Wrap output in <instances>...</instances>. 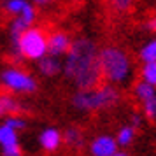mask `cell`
I'll return each mask as SVG.
<instances>
[{"label":"cell","instance_id":"cell-24","mask_svg":"<svg viewBox=\"0 0 156 156\" xmlns=\"http://www.w3.org/2000/svg\"><path fill=\"white\" fill-rule=\"evenodd\" d=\"M147 27H149L151 30H154V32H156V18H154V20H151V21H149V25H147Z\"/></svg>","mask_w":156,"mask_h":156},{"label":"cell","instance_id":"cell-4","mask_svg":"<svg viewBox=\"0 0 156 156\" xmlns=\"http://www.w3.org/2000/svg\"><path fill=\"white\" fill-rule=\"evenodd\" d=\"M14 44L18 53L28 60H41L48 55V37L39 28H28Z\"/></svg>","mask_w":156,"mask_h":156},{"label":"cell","instance_id":"cell-2","mask_svg":"<svg viewBox=\"0 0 156 156\" xmlns=\"http://www.w3.org/2000/svg\"><path fill=\"white\" fill-rule=\"evenodd\" d=\"M132 70L130 58L119 48H105L100 53V72L111 83L126 81Z\"/></svg>","mask_w":156,"mask_h":156},{"label":"cell","instance_id":"cell-20","mask_svg":"<svg viewBox=\"0 0 156 156\" xmlns=\"http://www.w3.org/2000/svg\"><path fill=\"white\" fill-rule=\"evenodd\" d=\"M35 16H37L35 9H34V5H30V4H27V7L20 12V18H21V20L27 23L28 27H32V23L35 21Z\"/></svg>","mask_w":156,"mask_h":156},{"label":"cell","instance_id":"cell-12","mask_svg":"<svg viewBox=\"0 0 156 156\" xmlns=\"http://www.w3.org/2000/svg\"><path fill=\"white\" fill-rule=\"evenodd\" d=\"M14 144H20L18 142V133L14 130H11L9 126L2 125L0 126V146L7 147V146H14Z\"/></svg>","mask_w":156,"mask_h":156},{"label":"cell","instance_id":"cell-22","mask_svg":"<svg viewBox=\"0 0 156 156\" xmlns=\"http://www.w3.org/2000/svg\"><path fill=\"white\" fill-rule=\"evenodd\" d=\"M2 154L4 156H21V147L20 144H14V146H7V147H2Z\"/></svg>","mask_w":156,"mask_h":156},{"label":"cell","instance_id":"cell-16","mask_svg":"<svg viewBox=\"0 0 156 156\" xmlns=\"http://www.w3.org/2000/svg\"><path fill=\"white\" fill-rule=\"evenodd\" d=\"M135 95H137L142 102H146V100L156 97V91H154L153 86H149V84H146V83L140 81V83H137V86H135Z\"/></svg>","mask_w":156,"mask_h":156},{"label":"cell","instance_id":"cell-26","mask_svg":"<svg viewBox=\"0 0 156 156\" xmlns=\"http://www.w3.org/2000/svg\"><path fill=\"white\" fill-rule=\"evenodd\" d=\"M112 156H128V154H126V153H123V151H116Z\"/></svg>","mask_w":156,"mask_h":156},{"label":"cell","instance_id":"cell-13","mask_svg":"<svg viewBox=\"0 0 156 156\" xmlns=\"http://www.w3.org/2000/svg\"><path fill=\"white\" fill-rule=\"evenodd\" d=\"M140 60L144 63L156 62V39L149 41L147 44H144V48L140 49Z\"/></svg>","mask_w":156,"mask_h":156},{"label":"cell","instance_id":"cell-23","mask_svg":"<svg viewBox=\"0 0 156 156\" xmlns=\"http://www.w3.org/2000/svg\"><path fill=\"white\" fill-rule=\"evenodd\" d=\"M139 123H140V118H139V114H133V116H132V126L137 128V126H139Z\"/></svg>","mask_w":156,"mask_h":156},{"label":"cell","instance_id":"cell-18","mask_svg":"<svg viewBox=\"0 0 156 156\" xmlns=\"http://www.w3.org/2000/svg\"><path fill=\"white\" fill-rule=\"evenodd\" d=\"M4 125H5V126H9L11 130H14L16 133H18L20 130H23V128L27 126V121L23 119V118H20V116H9Z\"/></svg>","mask_w":156,"mask_h":156},{"label":"cell","instance_id":"cell-10","mask_svg":"<svg viewBox=\"0 0 156 156\" xmlns=\"http://www.w3.org/2000/svg\"><path fill=\"white\" fill-rule=\"evenodd\" d=\"M20 109L21 107H20V102L18 100H14L12 97H9V95H0V116H4V114L14 116Z\"/></svg>","mask_w":156,"mask_h":156},{"label":"cell","instance_id":"cell-3","mask_svg":"<svg viewBox=\"0 0 156 156\" xmlns=\"http://www.w3.org/2000/svg\"><path fill=\"white\" fill-rule=\"evenodd\" d=\"M119 100V93L111 84L97 86L88 91H77L74 95V105L81 111H97L111 107Z\"/></svg>","mask_w":156,"mask_h":156},{"label":"cell","instance_id":"cell-17","mask_svg":"<svg viewBox=\"0 0 156 156\" xmlns=\"http://www.w3.org/2000/svg\"><path fill=\"white\" fill-rule=\"evenodd\" d=\"M65 140H67V144H70L74 147H79L83 144V135L77 128H69L65 132Z\"/></svg>","mask_w":156,"mask_h":156},{"label":"cell","instance_id":"cell-5","mask_svg":"<svg viewBox=\"0 0 156 156\" xmlns=\"http://www.w3.org/2000/svg\"><path fill=\"white\" fill-rule=\"evenodd\" d=\"M2 84L11 91L18 93H32L37 90V81L34 76H30L28 72L20 70V69H7L2 72L0 76Z\"/></svg>","mask_w":156,"mask_h":156},{"label":"cell","instance_id":"cell-7","mask_svg":"<svg viewBox=\"0 0 156 156\" xmlns=\"http://www.w3.org/2000/svg\"><path fill=\"white\" fill-rule=\"evenodd\" d=\"M90 149H91L93 156H112L118 151V146H116V140H114L112 137L100 135L97 139H93Z\"/></svg>","mask_w":156,"mask_h":156},{"label":"cell","instance_id":"cell-15","mask_svg":"<svg viewBox=\"0 0 156 156\" xmlns=\"http://www.w3.org/2000/svg\"><path fill=\"white\" fill-rule=\"evenodd\" d=\"M28 28H32V27H28V25L23 21L20 16H14V20H12V23H11V34H12L14 42H16V41H18V39H20V37H21Z\"/></svg>","mask_w":156,"mask_h":156},{"label":"cell","instance_id":"cell-1","mask_svg":"<svg viewBox=\"0 0 156 156\" xmlns=\"http://www.w3.org/2000/svg\"><path fill=\"white\" fill-rule=\"evenodd\" d=\"M65 76L77 86L81 91H88L98 86L102 77L100 72V53L97 44L90 39H77L70 44L63 65Z\"/></svg>","mask_w":156,"mask_h":156},{"label":"cell","instance_id":"cell-9","mask_svg":"<svg viewBox=\"0 0 156 156\" xmlns=\"http://www.w3.org/2000/svg\"><path fill=\"white\" fill-rule=\"evenodd\" d=\"M39 70L42 72L44 76H55L62 70V63L58 62V58L46 55L44 58L39 60Z\"/></svg>","mask_w":156,"mask_h":156},{"label":"cell","instance_id":"cell-21","mask_svg":"<svg viewBox=\"0 0 156 156\" xmlns=\"http://www.w3.org/2000/svg\"><path fill=\"white\" fill-rule=\"evenodd\" d=\"M142 104H144V112H146V116H147L149 119H154L156 118V97L146 100Z\"/></svg>","mask_w":156,"mask_h":156},{"label":"cell","instance_id":"cell-14","mask_svg":"<svg viewBox=\"0 0 156 156\" xmlns=\"http://www.w3.org/2000/svg\"><path fill=\"white\" fill-rule=\"evenodd\" d=\"M142 83L156 88V62L144 63V67H142Z\"/></svg>","mask_w":156,"mask_h":156},{"label":"cell","instance_id":"cell-8","mask_svg":"<svg viewBox=\"0 0 156 156\" xmlns=\"http://www.w3.org/2000/svg\"><path fill=\"white\" fill-rule=\"evenodd\" d=\"M39 142L46 151H56L62 144V133L56 128H46L39 137Z\"/></svg>","mask_w":156,"mask_h":156},{"label":"cell","instance_id":"cell-25","mask_svg":"<svg viewBox=\"0 0 156 156\" xmlns=\"http://www.w3.org/2000/svg\"><path fill=\"white\" fill-rule=\"evenodd\" d=\"M116 4H118V7H128V2H116Z\"/></svg>","mask_w":156,"mask_h":156},{"label":"cell","instance_id":"cell-19","mask_svg":"<svg viewBox=\"0 0 156 156\" xmlns=\"http://www.w3.org/2000/svg\"><path fill=\"white\" fill-rule=\"evenodd\" d=\"M27 4L28 2H25V0H9V2H5V9H7L11 14L20 16V12L27 7Z\"/></svg>","mask_w":156,"mask_h":156},{"label":"cell","instance_id":"cell-6","mask_svg":"<svg viewBox=\"0 0 156 156\" xmlns=\"http://www.w3.org/2000/svg\"><path fill=\"white\" fill-rule=\"evenodd\" d=\"M70 37L63 34V32H55L48 37V53L49 56L58 58L60 55H67L69 49H70Z\"/></svg>","mask_w":156,"mask_h":156},{"label":"cell","instance_id":"cell-11","mask_svg":"<svg viewBox=\"0 0 156 156\" xmlns=\"http://www.w3.org/2000/svg\"><path fill=\"white\" fill-rule=\"evenodd\" d=\"M133 139H135V128L132 125H126L118 132L114 140H116V146H130Z\"/></svg>","mask_w":156,"mask_h":156}]
</instances>
